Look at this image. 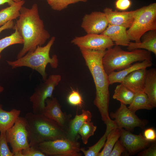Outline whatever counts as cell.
Segmentation results:
<instances>
[{
    "label": "cell",
    "instance_id": "6da1fadb",
    "mask_svg": "<svg viewBox=\"0 0 156 156\" xmlns=\"http://www.w3.org/2000/svg\"><path fill=\"white\" fill-rule=\"evenodd\" d=\"M18 18L15 23L14 28L21 35L24 42L17 59L28 52L34 51L37 46L44 44L50 37L40 17L37 3L34 4L30 8L23 6Z\"/></svg>",
    "mask_w": 156,
    "mask_h": 156
},
{
    "label": "cell",
    "instance_id": "cb8c5ba5",
    "mask_svg": "<svg viewBox=\"0 0 156 156\" xmlns=\"http://www.w3.org/2000/svg\"><path fill=\"white\" fill-rule=\"evenodd\" d=\"M128 107L135 113L139 109L150 110L153 108L147 94L144 92L135 94L132 101Z\"/></svg>",
    "mask_w": 156,
    "mask_h": 156
},
{
    "label": "cell",
    "instance_id": "836d02e7",
    "mask_svg": "<svg viewBox=\"0 0 156 156\" xmlns=\"http://www.w3.org/2000/svg\"><path fill=\"white\" fill-rule=\"evenodd\" d=\"M125 150V147L119 140H118L114 146L109 156H120Z\"/></svg>",
    "mask_w": 156,
    "mask_h": 156
},
{
    "label": "cell",
    "instance_id": "d6a6232c",
    "mask_svg": "<svg viewBox=\"0 0 156 156\" xmlns=\"http://www.w3.org/2000/svg\"><path fill=\"white\" fill-rule=\"evenodd\" d=\"M23 156H45L37 147L35 146H29L22 151Z\"/></svg>",
    "mask_w": 156,
    "mask_h": 156
},
{
    "label": "cell",
    "instance_id": "9a60e30c",
    "mask_svg": "<svg viewBox=\"0 0 156 156\" xmlns=\"http://www.w3.org/2000/svg\"><path fill=\"white\" fill-rule=\"evenodd\" d=\"M136 10L130 11L118 12L113 11L109 8L104 9L103 12L107 19L108 23L129 28L133 21Z\"/></svg>",
    "mask_w": 156,
    "mask_h": 156
},
{
    "label": "cell",
    "instance_id": "44dd1931",
    "mask_svg": "<svg viewBox=\"0 0 156 156\" xmlns=\"http://www.w3.org/2000/svg\"><path fill=\"white\" fill-rule=\"evenodd\" d=\"M144 92L147 94L153 107L156 106V70H147L145 77Z\"/></svg>",
    "mask_w": 156,
    "mask_h": 156
},
{
    "label": "cell",
    "instance_id": "d4e9b609",
    "mask_svg": "<svg viewBox=\"0 0 156 156\" xmlns=\"http://www.w3.org/2000/svg\"><path fill=\"white\" fill-rule=\"evenodd\" d=\"M135 94L133 92L120 83L116 86L113 98L125 105H129L132 101Z\"/></svg>",
    "mask_w": 156,
    "mask_h": 156
},
{
    "label": "cell",
    "instance_id": "5bb4252c",
    "mask_svg": "<svg viewBox=\"0 0 156 156\" xmlns=\"http://www.w3.org/2000/svg\"><path fill=\"white\" fill-rule=\"evenodd\" d=\"M120 129L119 141L129 154L133 155L149 146L150 142L146 140L141 133L136 135L123 128Z\"/></svg>",
    "mask_w": 156,
    "mask_h": 156
},
{
    "label": "cell",
    "instance_id": "83f0119b",
    "mask_svg": "<svg viewBox=\"0 0 156 156\" xmlns=\"http://www.w3.org/2000/svg\"><path fill=\"white\" fill-rule=\"evenodd\" d=\"M14 29L15 31L11 35L0 39V60L1 52L5 48L15 44H23L22 36L16 28Z\"/></svg>",
    "mask_w": 156,
    "mask_h": 156
},
{
    "label": "cell",
    "instance_id": "1f68e13d",
    "mask_svg": "<svg viewBox=\"0 0 156 156\" xmlns=\"http://www.w3.org/2000/svg\"><path fill=\"white\" fill-rule=\"evenodd\" d=\"M67 101L69 104L73 106L81 107L83 104L82 97L77 90H73L70 93L67 97Z\"/></svg>",
    "mask_w": 156,
    "mask_h": 156
},
{
    "label": "cell",
    "instance_id": "484cf974",
    "mask_svg": "<svg viewBox=\"0 0 156 156\" xmlns=\"http://www.w3.org/2000/svg\"><path fill=\"white\" fill-rule=\"evenodd\" d=\"M120 135V129L117 128L112 129L107 136L103 149L99 153L98 156H109L114 146Z\"/></svg>",
    "mask_w": 156,
    "mask_h": 156
},
{
    "label": "cell",
    "instance_id": "e575fe53",
    "mask_svg": "<svg viewBox=\"0 0 156 156\" xmlns=\"http://www.w3.org/2000/svg\"><path fill=\"white\" fill-rule=\"evenodd\" d=\"M131 5V2L130 0H117L115 2L116 8L122 11L127 10Z\"/></svg>",
    "mask_w": 156,
    "mask_h": 156
},
{
    "label": "cell",
    "instance_id": "5b68a950",
    "mask_svg": "<svg viewBox=\"0 0 156 156\" xmlns=\"http://www.w3.org/2000/svg\"><path fill=\"white\" fill-rule=\"evenodd\" d=\"M152 60L151 53L147 50L137 49L127 51L116 45L105 50L102 59L104 69L108 75L111 72L123 69L135 62Z\"/></svg>",
    "mask_w": 156,
    "mask_h": 156
},
{
    "label": "cell",
    "instance_id": "e0dca14e",
    "mask_svg": "<svg viewBox=\"0 0 156 156\" xmlns=\"http://www.w3.org/2000/svg\"><path fill=\"white\" fill-rule=\"evenodd\" d=\"M127 29L123 26L109 24L101 34L108 37L116 45L127 47L131 40L128 37Z\"/></svg>",
    "mask_w": 156,
    "mask_h": 156
},
{
    "label": "cell",
    "instance_id": "4316f807",
    "mask_svg": "<svg viewBox=\"0 0 156 156\" xmlns=\"http://www.w3.org/2000/svg\"><path fill=\"white\" fill-rule=\"evenodd\" d=\"M114 128L112 126H107L104 134L96 143L89 147L87 150H86L84 148H81V151L83 153L85 156H98L100 151L104 146L108 134L111 130Z\"/></svg>",
    "mask_w": 156,
    "mask_h": 156
},
{
    "label": "cell",
    "instance_id": "f1b7e54d",
    "mask_svg": "<svg viewBox=\"0 0 156 156\" xmlns=\"http://www.w3.org/2000/svg\"><path fill=\"white\" fill-rule=\"evenodd\" d=\"M97 128L92 122H84L78 131V133L81 137L83 143L86 144L89 138L93 135Z\"/></svg>",
    "mask_w": 156,
    "mask_h": 156
},
{
    "label": "cell",
    "instance_id": "f35d334b",
    "mask_svg": "<svg viewBox=\"0 0 156 156\" xmlns=\"http://www.w3.org/2000/svg\"><path fill=\"white\" fill-rule=\"evenodd\" d=\"M22 0H0V5L8 3L9 5L14 2L20 1Z\"/></svg>",
    "mask_w": 156,
    "mask_h": 156
},
{
    "label": "cell",
    "instance_id": "ba28073f",
    "mask_svg": "<svg viewBox=\"0 0 156 156\" xmlns=\"http://www.w3.org/2000/svg\"><path fill=\"white\" fill-rule=\"evenodd\" d=\"M61 80L60 75H51L35 88L29 98L30 101L32 103L33 113L42 114L45 105L46 100L53 96V91Z\"/></svg>",
    "mask_w": 156,
    "mask_h": 156
},
{
    "label": "cell",
    "instance_id": "2e32d148",
    "mask_svg": "<svg viewBox=\"0 0 156 156\" xmlns=\"http://www.w3.org/2000/svg\"><path fill=\"white\" fill-rule=\"evenodd\" d=\"M146 71V68L135 70L126 76L120 83L135 94L144 92Z\"/></svg>",
    "mask_w": 156,
    "mask_h": 156
},
{
    "label": "cell",
    "instance_id": "7402d4cb",
    "mask_svg": "<svg viewBox=\"0 0 156 156\" xmlns=\"http://www.w3.org/2000/svg\"><path fill=\"white\" fill-rule=\"evenodd\" d=\"M20 110L12 109L9 111L3 110L2 105L0 104V132L5 133L12 127L19 117Z\"/></svg>",
    "mask_w": 156,
    "mask_h": 156
},
{
    "label": "cell",
    "instance_id": "603a6c76",
    "mask_svg": "<svg viewBox=\"0 0 156 156\" xmlns=\"http://www.w3.org/2000/svg\"><path fill=\"white\" fill-rule=\"evenodd\" d=\"M25 3L22 0L15 2L9 6L0 10V27L9 21H13L19 17L20 11Z\"/></svg>",
    "mask_w": 156,
    "mask_h": 156
},
{
    "label": "cell",
    "instance_id": "3957f363",
    "mask_svg": "<svg viewBox=\"0 0 156 156\" xmlns=\"http://www.w3.org/2000/svg\"><path fill=\"white\" fill-rule=\"evenodd\" d=\"M24 118L29 146H36L43 142L67 138L66 130L42 114L29 112Z\"/></svg>",
    "mask_w": 156,
    "mask_h": 156
},
{
    "label": "cell",
    "instance_id": "52a82bcc",
    "mask_svg": "<svg viewBox=\"0 0 156 156\" xmlns=\"http://www.w3.org/2000/svg\"><path fill=\"white\" fill-rule=\"evenodd\" d=\"M80 144L67 138L42 142L36 147L46 156H80Z\"/></svg>",
    "mask_w": 156,
    "mask_h": 156
},
{
    "label": "cell",
    "instance_id": "4dcf8cb0",
    "mask_svg": "<svg viewBox=\"0 0 156 156\" xmlns=\"http://www.w3.org/2000/svg\"><path fill=\"white\" fill-rule=\"evenodd\" d=\"M5 133L0 134V156H14L8 146Z\"/></svg>",
    "mask_w": 156,
    "mask_h": 156
},
{
    "label": "cell",
    "instance_id": "ab89813d",
    "mask_svg": "<svg viewBox=\"0 0 156 156\" xmlns=\"http://www.w3.org/2000/svg\"><path fill=\"white\" fill-rule=\"evenodd\" d=\"M22 151H18L13 153L14 156H23Z\"/></svg>",
    "mask_w": 156,
    "mask_h": 156
},
{
    "label": "cell",
    "instance_id": "ac0fdd59",
    "mask_svg": "<svg viewBox=\"0 0 156 156\" xmlns=\"http://www.w3.org/2000/svg\"><path fill=\"white\" fill-rule=\"evenodd\" d=\"M92 114L88 110L83 109L81 114H77L74 118L70 120L67 131V138L70 140L78 141L79 138L78 131L85 122L91 120Z\"/></svg>",
    "mask_w": 156,
    "mask_h": 156
},
{
    "label": "cell",
    "instance_id": "8992f818",
    "mask_svg": "<svg viewBox=\"0 0 156 156\" xmlns=\"http://www.w3.org/2000/svg\"><path fill=\"white\" fill-rule=\"evenodd\" d=\"M136 10L133 21L127 32L130 40L140 42L145 33L156 30V3H151Z\"/></svg>",
    "mask_w": 156,
    "mask_h": 156
},
{
    "label": "cell",
    "instance_id": "8fae6325",
    "mask_svg": "<svg viewBox=\"0 0 156 156\" xmlns=\"http://www.w3.org/2000/svg\"><path fill=\"white\" fill-rule=\"evenodd\" d=\"M71 43L79 49L95 50H105L114 44L109 38L102 34H87L75 36Z\"/></svg>",
    "mask_w": 156,
    "mask_h": 156
},
{
    "label": "cell",
    "instance_id": "7c38bea8",
    "mask_svg": "<svg viewBox=\"0 0 156 156\" xmlns=\"http://www.w3.org/2000/svg\"><path fill=\"white\" fill-rule=\"evenodd\" d=\"M42 114L56 122L67 131L71 116L62 112L61 106L56 97L53 96L46 100Z\"/></svg>",
    "mask_w": 156,
    "mask_h": 156
},
{
    "label": "cell",
    "instance_id": "277c9868",
    "mask_svg": "<svg viewBox=\"0 0 156 156\" xmlns=\"http://www.w3.org/2000/svg\"><path fill=\"white\" fill-rule=\"evenodd\" d=\"M55 40V37L53 36L45 45L38 46L34 51L27 52L23 57L14 61L7 60L6 62L12 69L24 66L34 70L41 75L45 81L47 79L46 72L47 65L49 64L54 68H56L58 66L57 56L54 54L51 57L49 55Z\"/></svg>",
    "mask_w": 156,
    "mask_h": 156
},
{
    "label": "cell",
    "instance_id": "30bf717a",
    "mask_svg": "<svg viewBox=\"0 0 156 156\" xmlns=\"http://www.w3.org/2000/svg\"><path fill=\"white\" fill-rule=\"evenodd\" d=\"M110 117L114 119L116 128H125L128 131H131L139 127L144 128L146 122L139 118L134 113L131 111L125 104L120 103V105L115 112L110 113Z\"/></svg>",
    "mask_w": 156,
    "mask_h": 156
},
{
    "label": "cell",
    "instance_id": "ffe728a7",
    "mask_svg": "<svg viewBox=\"0 0 156 156\" xmlns=\"http://www.w3.org/2000/svg\"><path fill=\"white\" fill-rule=\"evenodd\" d=\"M141 38L142 40L140 42H130L127 49L129 51L137 49H143L153 53L156 55V30L147 31Z\"/></svg>",
    "mask_w": 156,
    "mask_h": 156
},
{
    "label": "cell",
    "instance_id": "d6986e66",
    "mask_svg": "<svg viewBox=\"0 0 156 156\" xmlns=\"http://www.w3.org/2000/svg\"><path fill=\"white\" fill-rule=\"evenodd\" d=\"M152 64V61L146 60L136 63L122 70L113 71L108 75L109 84L120 83L124 78L132 72L138 69L146 68L151 66Z\"/></svg>",
    "mask_w": 156,
    "mask_h": 156
},
{
    "label": "cell",
    "instance_id": "9c48e42d",
    "mask_svg": "<svg viewBox=\"0 0 156 156\" xmlns=\"http://www.w3.org/2000/svg\"><path fill=\"white\" fill-rule=\"evenodd\" d=\"M5 133L7 142L10 144L13 153L29 146L24 117L19 116L14 125Z\"/></svg>",
    "mask_w": 156,
    "mask_h": 156
},
{
    "label": "cell",
    "instance_id": "74e56055",
    "mask_svg": "<svg viewBox=\"0 0 156 156\" xmlns=\"http://www.w3.org/2000/svg\"><path fill=\"white\" fill-rule=\"evenodd\" d=\"M15 23L13 21H10L0 27V33L7 29H14Z\"/></svg>",
    "mask_w": 156,
    "mask_h": 156
},
{
    "label": "cell",
    "instance_id": "f546056e",
    "mask_svg": "<svg viewBox=\"0 0 156 156\" xmlns=\"http://www.w3.org/2000/svg\"><path fill=\"white\" fill-rule=\"evenodd\" d=\"M53 10L61 11L67 8L70 4L79 2H86L88 0H46Z\"/></svg>",
    "mask_w": 156,
    "mask_h": 156
},
{
    "label": "cell",
    "instance_id": "d590c367",
    "mask_svg": "<svg viewBox=\"0 0 156 156\" xmlns=\"http://www.w3.org/2000/svg\"><path fill=\"white\" fill-rule=\"evenodd\" d=\"M143 136L146 140L150 142L156 140V132L153 128L146 129L144 131Z\"/></svg>",
    "mask_w": 156,
    "mask_h": 156
},
{
    "label": "cell",
    "instance_id": "7a4b0ae2",
    "mask_svg": "<svg viewBox=\"0 0 156 156\" xmlns=\"http://www.w3.org/2000/svg\"><path fill=\"white\" fill-rule=\"evenodd\" d=\"M92 75L95 84L96 96L94 101L106 125L113 122L109 114V93L108 75L102 64L105 50H95L79 49Z\"/></svg>",
    "mask_w": 156,
    "mask_h": 156
},
{
    "label": "cell",
    "instance_id": "8d00e7d4",
    "mask_svg": "<svg viewBox=\"0 0 156 156\" xmlns=\"http://www.w3.org/2000/svg\"><path fill=\"white\" fill-rule=\"evenodd\" d=\"M138 155L139 156H156V144H153L148 148L139 153Z\"/></svg>",
    "mask_w": 156,
    "mask_h": 156
},
{
    "label": "cell",
    "instance_id": "4fadbf2b",
    "mask_svg": "<svg viewBox=\"0 0 156 156\" xmlns=\"http://www.w3.org/2000/svg\"><path fill=\"white\" fill-rule=\"evenodd\" d=\"M109 24L104 12H93L83 17L81 27L87 34H102Z\"/></svg>",
    "mask_w": 156,
    "mask_h": 156
}]
</instances>
